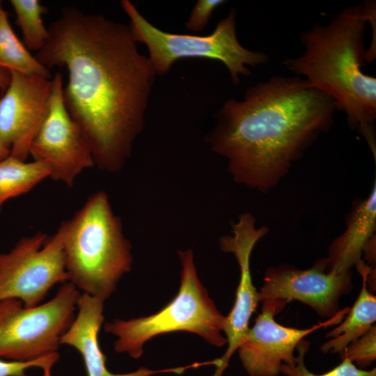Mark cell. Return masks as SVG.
<instances>
[{"mask_svg":"<svg viewBox=\"0 0 376 376\" xmlns=\"http://www.w3.org/2000/svg\"><path fill=\"white\" fill-rule=\"evenodd\" d=\"M35 57L47 69L65 68V107L100 170L120 171L143 132L157 76L129 25L65 7L48 28Z\"/></svg>","mask_w":376,"mask_h":376,"instance_id":"1","label":"cell"},{"mask_svg":"<svg viewBox=\"0 0 376 376\" xmlns=\"http://www.w3.org/2000/svg\"><path fill=\"white\" fill-rule=\"evenodd\" d=\"M338 110L334 99L299 76L273 75L228 99L207 135L238 184L266 193L288 174Z\"/></svg>","mask_w":376,"mask_h":376,"instance_id":"2","label":"cell"},{"mask_svg":"<svg viewBox=\"0 0 376 376\" xmlns=\"http://www.w3.org/2000/svg\"><path fill=\"white\" fill-rule=\"evenodd\" d=\"M375 3L347 7L329 23L318 22L302 31L304 52L283 65L334 99L338 110L346 114L349 127L361 133L375 159L376 79L362 71L366 24Z\"/></svg>","mask_w":376,"mask_h":376,"instance_id":"3","label":"cell"},{"mask_svg":"<svg viewBox=\"0 0 376 376\" xmlns=\"http://www.w3.org/2000/svg\"><path fill=\"white\" fill-rule=\"evenodd\" d=\"M64 224L68 281L104 301L130 271L133 261L132 245L124 235L120 218L113 212L107 194L98 191Z\"/></svg>","mask_w":376,"mask_h":376,"instance_id":"4","label":"cell"},{"mask_svg":"<svg viewBox=\"0 0 376 376\" xmlns=\"http://www.w3.org/2000/svg\"><path fill=\"white\" fill-rule=\"evenodd\" d=\"M178 255L182 267L180 289L165 307L147 317L116 319L104 324V331L118 337L114 343L117 352H127L138 359L147 340L175 331L197 334L217 347L227 343L221 334L226 317L217 308L198 278L193 251H179Z\"/></svg>","mask_w":376,"mask_h":376,"instance_id":"5","label":"cell"},{"mask_svg":"<svg viewBox=\"0 0 376 376\" xmlns=\"http://www.w3.org/2000/svg\"><path fill=\"white\" fill-rule=\"evenodd\" d=\"M120 6L130 19L129 26L136 42L146 47L149 61L157 75L169 72L174 63L185 58H207L221 62L234 84L240 77L251 75L247 66L257 67L268 61L264 52L246 49L236 34V13L232 9L207 36L164 31L150 23L129 0Z\"/></svg>","mask_w":376,"mask_h":376,"instance_id":"6","label":"cell"},{"mask_svg":"<svg viewBox=\"0 0 376 376\" xmlns=\"http://www.w3.org/2000/svg\"><path fill=\"white\" fill-rule=\"evenodd\" d=\"M80 295L67 281L52 299L35 307H24L17 299L0 300V359L29 361L58 352Z\"/></svg>","mask_w":376,"mask_h":376,"instance_id":"7","label":"cell"},{"mask_svg":"<svg viewBox=\"0 0 376 376\" xmlns=\"http://www.w3.org/2000/svg\"><path fill=\"white\" fill-rule=\"evenodd\" d=\"M65 224L51 236L38 232L0 253V300L17 299L27 308L40 304L49 290L69 281L63 252Z\"/></svg>","mask_w":376,"mask_h":376,"instance_id":"8","label":"cell"},{"mask_svg":"<svg viewBox=\"0 0 376 376\" xmlns=\"http://www.w3.org/2000/svg\"><path fill=\"white\" fill-rule=\"evenodd\" d=\"M61 74L52 78L46 118L29 149L33 161L46 166L52 180L73 186L80 173L95 166L90 148L63 101Z\"/></svg>","mask_w":376,"mask_h":376,"instance_id":"9","label":"cell"},{"mask_svg":"<svg viewBox=\"0 0 376 376\" xmlns=\"http://www.w3.org/2000/svg\"><path fill=\"white\" fill-rule=\"evenodd\" d=\"M352 290V272H327L324 258L307 269L286 264L269 267L258 295L259 301L276 303L283 308L290 301H299L320 317L330 319L343 311L339 308L340 298Z\"/></svg>","mask_w":376,"mask_h":376,"instance_id":"10","label":"cell"},{"mask_svg":"<svg viewBox=\"0 0 376 376\" xmlns=\"http://www.w3.org/2000/svg\"><path fill=\"white\" fill-rule=\"evenodd\" d=\"M283 308L277 304L263 302L262 312L249 328L237 350L243 367L251 376H278L282 364L293 365L295 350L308 334L322 327L342 322L350 308L336 316L306 329L283 326L274 316Z\"/></svg>","mask_w":376,"mask_h":376,"instance_id":"11","label":"cell"},{"mask_svg":"<svg viewBox=\"0 0 376 376\" xmlns=\"http://www.w3.org/2000/svg\"><path fill=\"white\" fill-rule=\"evenodd\" d=\"M10 72L9 85L0 98V139L10 156L26 161L47 114L52 78Z\"/></svg>","mask_w":376,"mask_h":376,"instance_id":"12","label":"cell"},{"mask_svg":"<svg viewBox=\"0 0 376 376\" xmlns=\"http://www.w3.org/2000/svg\"><path fill=\"white\" fill-rule=\"evenodd\" d=\"M267 231L265 226L256 228L254 217L245 212L233 224L232 235L220 238L221 251L235 255L240 269V278L233 307L226 317L223 329L228 347L219 359V365L212 376H222L230 357L248 331L250 318L258 306L259 295L252 282L250 258L255 244Z\"/></svg>","mask_w":376,"mask_h":376,"instance_id":"13","label":"cell"},{"mask_svg":"<svg viewBox=\"0 0 376 376\" xmlns=\"http://www.w3.org/2000/svg\"><path fill=\"white\" fill-rule=\"evenodd\" d=\"M78 313L68 329L60 339V344L75 348L81 355L87 376H150L159 373L180 374L187 366L151 370L147 368L125 374H113L106 366L107 357L102 352L98 340L100 327L104 320V301L86 293L77 301Z\"/></svg>","mask_w":376,"mask_h":376,"instance_id":"14","label":"cell"},{"mask_svg":"<svg viewBox=\"0 0 376 376\" xmlns=\"http://www.w3.org/2000/svg\"><path fill=\"white\" fill-rule=\"evenodd\" d=\"M352 212L345 230L329 246L327 272L336 274L351 271L361 260L363 249L375 235L376 188Z\"/></svg>","mask_w":376,"mask_h":376,"instance_id":"15","label":"cell"},{"mask_svg":"<svg viewBox=\"0 0 376 376\" xmlns=\"http://www.w3.org/2000/svg\"><path fill=\"white\" fill-rule=\"evenodd\" d=\"M362 278L359 295L343 322L326 335L332 338L320 347L324 353H340L350 343L364 335L376 320V297L367 288L366 276L371 268L361 260L355 266Z\"/></svg>","mask_w":376,"mask_h":376,"instance_id":"16","label":"cell"},{"mask_svg":"<svg viewBox=\"0 0 376 376\" xmlns=\"http://www.w3.org/2000/svg\"><path fill=\"white\" fill-rule=\"evenodd\" d=\"M49 177L48 168L11 156L0 160V212L9 199L24 194Z\"/></svg>","mask_w":376,"mask_h":376,"instance_id":"17","label":"cell"},{"mask_svg":"<svg viewBox=\"0 0 376 376\" xmlns=\"http://www.w3.org/2000/svg\"><path fill=\"white\" fill-rule=\"evenodd\" d=\"M0 68L52 79L49 69L33 56L13 30L8 14L0 1Z\"/></svg>","mask_w":376,"mask_h":376,"instance_id":"18","label":"cell"},{"mask_svg":"<svg viewBox=\"0 0 376 376\" xmlns=\"http://www.w3.org/2000/svg\"><path fill=\"white\" fill-rule=\"evenodd\" d=\"M16 23L20 28L23 43L29 50L39 52L49 37L48 28L45 26L42 15L46 7L38 0H11Z\"/></svg>","mask_w":376,"mask_h":376,"instance_id":"19","label":"cell"},{"mask_svg":"<svg viewBox=\"0 0 376 376\" xmlns=\"http://www.w3.org/2000/svg\"><path fill=\"white\" fill-rule=\"evenodd\" d=\"M310 343L303 339L297 345L298 352L293 365L282 364L281 373L287 376H376V368L366 370L359 368L347 359L331 370L320 375L310 372L304 364V356L309 349Z\"/></svg>","mask_w":376,"mask_h":376,"instance_id":"20","label":"cell"},{"mask_svg":"<svg viewBox=\"0 0 376 376\" xmlns=\"http://www.w3.org/2000/svg\"><path fill=\"white\" fill-rule=\"evenodd\" d=\"M341 360L349 359L359 368L369 366L376 359V327L350 343L340 353Z\"/></svg>","mask_w":376,"mask_h":376,"instance_id":"21","label":"cell"},{"mask_svg":"<svg viewBox=\"0 0 376 376\" xmlns=\"http://www.w3.org/2000/svg\"><path fill=\"white\" fill-rule=\"evenodd\" d=\"M58 352L29 361H4L0 359V376H27L26 371L32 367L42 369L43 376H52L51 369L59 359Z\"/></svg>","mask_w":376,"mask_h":376,"instance_id":"22","label":"cell"},{"mask_svg":"<svg viewBox=\"0 0 376 376\" xmlns=\"http://www.w3.org/2000/svg\"><path fill=\"white\" fill-rule=\"evenodd\" d=\"M224 0H198L193 7L185 22L187 29L201 31L207 24L214 10L224 3Z\"/></svg>","mask_w":376,"mask_h":376,"instance_id":"23","label":"cell"},{"mask_svg":"<svg viewBox=\"0 0 376 376\" xmlns=\"http://www.w3.org/2000/svg\"><path fill=\"white\" fill-rule=\"evenodd\" d=\"M10 81V72L0 68V92L3 94L7 89ZM10 151L4 146L0 139V160L7 157Z\"/></svg>","mask_w":376,"mask_h":376,"instance_id":"24","label":"cell"},{"mask_svg":"<svg viewBox=\"0 0 376 376\" xmlns=\"http://www.w3.org/2000/svg\"><path fill=\"white\" fill-rule=\"evenodd\" d=\"M363 253L368 263L371 267H375V235L372 237L365 245Z\"/></svg>","mask_w":376,"mask_h":376,"instance_id":"25","label":"cell"}]
</instances>
